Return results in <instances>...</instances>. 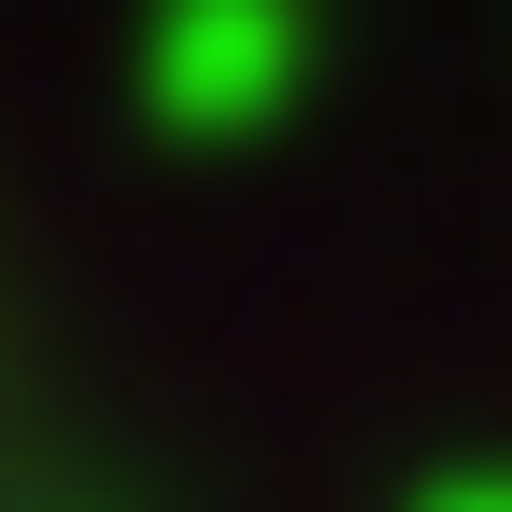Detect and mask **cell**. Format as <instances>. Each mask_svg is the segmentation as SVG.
Wrapping results in <instances>:
<instances>
[{"mask_svg":"<svg viewBox=\"0 0 512 512\" xmlns=\"http://www.w3.org/2000/svg\"><path fill=\"white\" fill-rule=\"evenodd\" d=\"M285 76H304V0H171V38H152V95L190 133L285 114Z\"/></svg>","mask_w":512,"mask_h":512,"instance_id":"cell-1","label":"cell"},{"mask_svg":"<svg viewBox=\"0 0 512 512\" xmlns=\"http://www.w3.org/2000/svg\"><path fill=\"white\" fill-rule=\"evenodd\" d=\"M437 512H512V494H437Z\"/></svg>","mask_w":512,"mask_h":512,"instance_id":"cell-2","label":"cell"}]
</instances>
